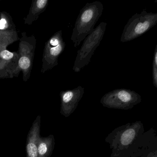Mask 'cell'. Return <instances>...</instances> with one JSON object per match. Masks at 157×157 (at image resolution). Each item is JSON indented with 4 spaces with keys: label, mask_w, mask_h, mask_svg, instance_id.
Returning a JSON list of instances; mask_svg holds the SVG:
<instances>
[{
    "label": "cell",
    "mask_w": 157,
    "mask_h": 157,
    "mask_svg": "<svg viewBox=\"0 0 157 157\" xmlns=\"http://www.w3.org/2000/svg\"><path fill=\"white\" fill-rule=\"evenodd\" d=\"M140 121L117 127L108 135L105 141L109 144L110 157H133L137 150L140 138L144 133Z\"/></svg>",
    "instance_id": "1"
},
{
    "label": "cell",
    "mask_w": 157,
    "mask_h": 157,
    "mask_svg": "<svg viewBox=\"0 0 157 157\" xmlns=\"http://www.w3.org/2000/svg\"><path fill=\"white\" fill-rule=\"evenodd\" d=\"M103 10V5L100 1L87 3L81 9L71 37L75 48L79 46L86 37L94 30L95 25L101 16Z\"/></svg>",
    "instance_id": "2"
},
{
    "label": "cell",
    "mask_w": 157,
    "mask_h": 157,
    "mask_svg": "<svg viewBox=\"0 0 157 157\" xmlns=\"http://www.w3.org/2000/svg\"><path fill=\"white\" fill-rule=\"evenodd\" d=\"M107 23L101 22L83 41L81 48L77 51L73 70L79 73L89 64L95 51L100 44L106 30Z\"/></svg>",
    "instance_id": "3"
},
{
    "label": "cell",
    "mask_w": 157,
    "mask_h": 157,
    "mask_svg": "<svg viewBox=\"0 0 157 157\" xmlns=\"http://www.w3.org/2000/svg\"><path fill=\"white\" fill-rule=\"evenodd\" d=\"M157 24V13H148L146 9L129 19L124 26L121 41L128 42L137 38Z\"/></svg>",
    "instance_id": "4"
},
{
    "label": "cell",
    "mask_w": 157,
    "mask_h": 157,
    "mask_svg": "<svg viewBox=\"0 0 157 157\" xmlns=\"http://www.w3.org/2000/svg\"><path fill=\"white\" fill-rule=\"evenodd\" d=\"M142 97L135 91L126 88H118L104 95L101 99L102 106L108 108L131 109L141 103Z\"/></svg>",
    "instance_id": "5"
},
{
    "label": "cell",
    "mask_w": 157,
    "mask_h": 157,
    "mask_svg": "<svg viewBox=\"0 0 157 157\" xmlns=\"http://www.w3.org/2000/svg\"><path fill=\"white\" fill-rule=\"evenodd\" d=\"M18 46V65L16 77L23 73V80L27 82L30 78L35 57L36 39L34 35L28 37L26 32L22 33Z\"/></svg>",
    "instance_id": "6"
},
{
    "label": "cell",
    "mask_w": 157,
    "mask_h": 157,
    "mask_svg": "<svg viewBox=\"0 0 157 157\" xmlns=\"http://www.w3.org/2000/svg\"><path fill=\"white\" fill-rule=\"evenodd\" d=\"M66 43L61 30L54 33L45 43L42 59V74L58 65V58L65 49Z\"/></svg>",
    "instance_id": "7"
},
{
    "label": "cell",
    "mask_w": 157,
    "mask_h": 157,
    "mask_svg": "<svg viewBox=\"0 0 157 157\" xmlns=\"http://www.w3.org/2000/svg\"><path fill=\"white\" fill-rule=\"evenodd\" d=\"M85 88L81 86L72 89L63 90L60 92V114L69 117L74 112L78 103L84 95Z\"/></svg>",
    "instance_id": "8"
},
{
    "label": "cell",
    "mask_w": 157,
    "mask_h": 157,
    "mask_svg": "<svg viewBox=\"0 0 157 157\" xmlns=\"http://www.w3.org/2000/svg\"><path fill=\"white\" fill-rule=\"evenodd\" d=\"M18 59L17 53L12 52L6 48L0 47V78L16 77Z\"/></svg>",
    "instance_id": "9"
},
{
    "label": "cell",
    "mask_w": 157,
    "mask_h": 157,
    "mask_svg": "<svg viewBox=\"0 0 157 157\" xmlns=\"http://www.w3.org/2000/svg\"><path fill=\"white\" fill-rule=\"evenodd\" d=\"M41 117H37L29 132L26 144L27 157H38V147L40 138Z\"/></svg>",
    "instance_id": "10"
},
{
    "label": "cell",
    "mask_w": 157,
    "mask_h": 157,
    "mask_svg": "<svg viewBox=\"0 0 157 157\" xmlns=\"http://www.w3.org/2000/svg\"><path fill=\"white\" fill-rule=\"evenodd\" d=\"M49 2L48 0H33L29 13L25 18V24L31 25L37 20L40 15L47 9Z\"/></svg>",
    "instance_id": "11"
},
{
    "label": "cell",
    "mask_w": 157,
    "mask_h": 157,
    "mask_svg": "<svg viewBox=\"0 0 157 157\" xmlns=\"http://www.w3.org/2000/svg\"><path fill=\"white\" fill-rule=\"evenodd\" d=\"M55 145V139L53 135L47 137H41L39 140L38 152V157H50Z\"/></svg>",
    "instance_id": "12"
},
{
    "label": "cell",
    "mask_w": 157,
    "mask_h": 157,
    "mask_svg": "<svg viewBox=\"0 0 157 157\" xmlns=\"http://www.w3.org/2000/svg\"><path fill=\"white\" fill-rule=\"evenodd\" d=\"M0 30L6 32H17L12 17L9 13L5 11L0 13Z\"/></svg>",
    "instance_id": "13"
},
{
    "label": "cell",
    "mask_w": 157,
    "mask_h": 157,
    "mask_svg": "<svg viewBox=\"0 0 157 157\" xmlns=\"http://www.w3.org/2000/svg\"><path fill=\"white\" fill-rule=\"evenodd\" d=\"M19 39L17 32H6L0 30V47L6 48L8 45Z\"/></svg>",
    "instance_id": "14"
},
{
    "label": "cell",
    "mask_w": 157,
    "mask_h": 157,
    "mask_svg": "<svg viewBox=\"0 0 157 157\" xmlns=\"http://www.w3.org/2000/svg\"><path fill=\"white\" fill-rule=\"evenodd\" d=\"M138 157H157V136H154Z\"/></svg>",
    "instance_id": "15"
},
{
    "label": "cell",
    "mask_w": 157,
    "mask_h": 157,
    "mask_svg": "<svg viewBox=\"0 0 157 157\" xmlns=\"http://www.w3.org/2000/svg\"><path fill=\"white\" fill-rule=\"evenodd\" d=\"M153 84L157 88V44L155 49L153 64Z\"/></svg>",
    "instance_id": "16"
}]
</instances>
